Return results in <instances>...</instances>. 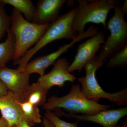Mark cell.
<instances>
[{"instance_id": "1", "label": "cell", "mask_w": 127, "mask_h": 127, "mask_svg": "<svg viewBox=\"0 0 127 127\" xmlns=\"http://www.w3.org/2000/svg\"><path fill=\"white\" fill-rule=\"evenodd\" d=\"M10 30L15 38V54L13 61L22 57L32 46L43 36L50 23L38 25L25 19L22 14L14 8L12 12Z\"/></svg>"}, {"instance_id": "2", "label": "cell", "mask_w": 127, "mask_h": 127, "mask_svg": "<svg viewBox=\"0 0 127 127\" xmlns=\"http://www.w3.org/2000/svg\"><path fill=\"white\" fill-rule=\"evenodd\" d=\"M42 107L46 111L63 109L69 113L84 115L95 114L111 107L109 105L100 104L85 97L78 84H73L70 92L65 96L49 98Z\"/></svg>"}, {"instance_id": "3", "label": "cell", "mask_w": 127, "mask_h": 127, "mask_svg": "<svg viewBox=\"0 0 127 127\" xmlns=\"http://www.w3.org/2000/svg\"><path fill=\"white\" fill-rule=\"evenodd\" d=\"M77 10V6L67 13L59 16L53 22L50 23L43 36L35 45L26 52L17 61L14 62L18 65L17 70L23 71L31 58L39 50L53 41L66 39L73 40L77 36L73 31L72 23L73 17Z\"/></svg>"}, {"instance_id": "4", "label": "cell", "mask_w": 127, "mask_h": 127, "mask_svg": "<svg viewBox=\"0 0 127 127\" xmlns=\"http://www.w3.org/2000/svg\"><path fill=\"white\" fill-rule=\"evenodd\" d=\"M104 63L98 60L95 56L88 62L84 67L85 76L78 78V81L81 85V92L85 97L97 102L100 98H103L115 103L118 106L127 104V87L114 93L105 92L98 84L96 76L97 70L101 68Z\"/></svg>"}, {"instance_id": "5", "label": "cell", "mask_w": 127, "mask_h": 127, "mask_svg": "<svg viewBox=\"0 0 127 127\" xmlns=\"http://www.w3.org/2000/svg\"><path fill=\"white\" fill-rule=\"evenodd\" d=\"M78 5L72 23L73 31L76 36L84 33L89 23L102 24L106 29V20L109 12L118 4L115 0H78Z\"/></svg>"}, {"instance_id": "6", "label": "cell", "mask_w": 127, "mask_h": 127, "mask_svg": "<svg viewBox=\"0 0 127 127\" xmlns=\"http://www.w3.org/2000/svg\"><path fill=\"white\" fill-rule=\"evenodd\" d=\"M121 7L118 4L114 7L113 15L106 23V28L110 31V35L96 56L98 60L103 62L127 45V23Z\"/></svg>"}, {"instance_id": "7", "label": "cell", "mask_w": 127, "mask_h": 127, "mask_svg": "<svg viewBox=\"0 0 127 127\" xmlns=\"http://www.w3.org/2000/svg\"><path fill=\"white\" fill-rule=\"evenodd\" d=\"M97 32L96 29L91 26L81 35L77 36L70 43L59 47L56 51L48 55H43L36 58L28 62L26 65L24 71L28 75L38 73L41 76L45 75V71L48 67L53 65L59 57L68 51L75 43L83 39L93 36Z\"/></svg>"}, {"instance_id": "8", "label": "cell", "mask_w": 127, "mask_h": 127, "mask_svg": "<svg viewBox=\"0 0 127 127\" xmlns=\"http://www.w3.org/2000/svg\"><path fill=\"white\" fill-rule=\"evenodd\" d=\"M55 114L63 116L70 119H74L77 121L92 122L98 124L103 127H116L119 120L127 116V107L118 109H107L92 115H77L76 114L67 113L61 109L54 110Z\"/></svg>"}, {"instance_id": "9", "label": "cell", "mask_w": 127, "mask_h": 127, "mask_svg": "<svg viewBox=\"0 0 127 127\" xmlns=\"http://www.w3.org/2000/svg\"><path fill=\"white\" fill-rule=\"evenodd\" d=\"M30 75L25 71L0 67V79L8 92L12 93L18 101L22 102L24 95L30 86Z\"/></svg>"}, {"instance_id": "10", "label": "cell", "mask_w": 127, "mask_h": 127, "mask_svg": "<svg viewBox=\"0 0 127 127\" xmlns=\"http://www.w3.org/2000/svg\"><path fill=\"white\" fill-rule=\"evenodd\" d=\"M104 42V33L98 32L79 45L74 60L67 68L68 72L75 71L81 72L86 64L96 56V53L100 50L101 44Z\"/></svg>"}, {"instance_id": "11", "label": "cell", "mask_w": 127, "mask_h": 127, "mask_svg": "<svg viewBox=\"0 0 127 127\" xmlns=\"http://www.w3.org/2000/svg\"><path fill=\"white\" fill-rule=\"evenodd\" d=\"M53 65V68L50 72L40 76L37 80L48 91L54 86L62 88L65 82H73L77 79L74 75L67 71L70 64L66 58H59Z\"/></svg>"}, {"instance_id": "12", "label": "cell", "mask_w": 127, "mask_h": 127, "mask_svg": "<svg viewBox=\"0 0 127 127\" xmlns=\"http://www.w3.org/2000/svg\"><path fill=\"white\" fill-rule=\"evenodd\" d=\"M66 0H40L36 7L35 13L32 23L38 25L50 23L59 16Z\"/></svg>"}, {"instance_id": "13", "label": "cell", "mask_w": 127, "mask_h": 127, "mask_svg": "<svg viewBox=\"0 0 127 127\" xmlns=\"http://www.w3.org/2000/svg\"><path fill=\"white\" fill-rule=\"evenodd\" d=\"M0 111L2 117L12 127L23 119L18 100L10 92L0 97Z\"/></svg>"}, {"instance_id": "14", "label": "cell", "mask_w": 127, "mask_h": 127, "mask_svg": "<svg viewBox=\"0 0 127 127\" xmlns=\"http://www.w3.org/2000/svg\"><path fill=\"white\" fill-rule=\"evenodd\" d=\"M48 92L37 81L30 85L25 93L23 101L29 102L37 106H43L47 101Z\"/></svg>"}, {"instance_id": "15", "label": "cell", "mask_w": 127, "mask_h": 127, "mask_svg": "<svg viewBox=\"0 0 127 127\" xmlns=\"http://www.w3.org/2000/svg\"><path fill=\"white\" fill-rule=\"evenodd\" d=\"M7 37L4 42L0 43V67L13 60L15 54V38L10 31L7 32Z\"/></svg>"}, {"instance_id": "16", "label": "cell", "mask_w": 127, "mask_h": 127, "mask_svg": "<svg viewBox=\"0 0 127 127\" xmlns=\"http://www.w3.org/2000/svg\"><path fill=\"white\" fill-rule=\"evenodd\" d=\"M23 119L30 127L42 122L41 116L39 107L28 101L19 102Z\"/></svg>"}, {"instance_id": "17", "label": "cell", "mask_w": 127, "mask_h": 127, "mask_svg": "<svg viewBox=\"0 0 127 127\" xmlns=\"http://www.w3.org/2000/svg\"><path fill=\"white\" fill-rule=\"evenodd\" d=\"M5 4L12 6L25 16L26 20L32 22L35 13L36 7L31 0H1Z\"/></svg>"}, {"instance_id": "18", "label": "cell", "mask_w": 127, "mask_h": 127, "mask_svg": "<svg viewBox=\"0 0 127 127\" xmlns=\"http://www.w3.org/2000/svg\"><path fill=\"white\" fill-rule=\"evenodd\" d=\"M127 65V45L114 53L106 65L108 68H125Z\"/></svg>"}, {"instance_id": "19", "label": "cell", "mask_w": 127, "mask_h": 127, "mask_svg": "<svg viewBox=\"0 0 127 127\" xmlns=\"http://www.w3.org/2000/svg\"><path fill=\"white\" fill-rule=\"evenodd\" d=\"M5 5L1 1L0 3V41L4 36L6 32L10 30L11 26V17L6 13L4 8Z\"/></svg>"}, {"instance_id": "20", "label": "cell", "mask_w": 127, "mask_h": 127, "mask_svg": "<svg viewBox=\"0 0 127 127\" xmlns=\"http://www.w3.org/2000/svg\"><path fill=\"white\" fill-rule=\"evenodd\" d=\"M45 116L52 123L55 127H78V122H67L59 118L52 111H46Z\"/></svg>"}, {"instance_id": "21", "label": "cell", "mask_w": 127, "mask_h": 127, "mask_svg": "<svg viewBox=\"0 0 127 127\" xmlns=\"http://www.w3.org/2000/svg\"><path fill=\"white\" fill-rule=\"evenodd\" d=\"M43 123L44 127H55L52 123L46 117L43 118ZM12 127H31L28 125L24 119L18 123L17 124Z\"/></svg>"}, {"instance_id": "22", "label": "cell", "mask_w": 127, "mask_h": 127, "mask_svg": "<svg viewBox=\"0 0 127 127\" xmlns=\"http://www.w3.org/2000/svg\"><path fill=\"white\" fill-rule=\"evenodd\" d=\"M8 92H9L6 87L0 79V97L7 95Z\"/></svg>"}, {"instance_id": "23", "label": "cell", "mask_w": 127, "mask_h": 127, "mask_svg": "<svg viewBox=\"0 0 127 127\" xmlns=\"http://www.w3.org/2000/svg\"><path fill=\"white\" fill-rule=\"evenodd\" d=\"M121 11L123 14L125 16L127 13V0L125 1L124 3L123 6L121 7Z\"/></svg>"}, {"instance_id": "24", "label": "cell", "mask_w": 127, "mask_h": 127, "mask_svg": "<svg viewBox=\"0 0 127 127\" xmlns=\"http://www.w3.org/2000/svg\"><path fill=\"white\" fill-rule=\"evenodd\" d=\"M0 127H9L7 122L2 117L0 118Z\"/></svg>"}, {"instance_id": "25", "label": "cell", "mask_w": 127, "mask_h": 127, "mask_svg": "<svg viewBox=\"0 0 127 127\" xmlns=\"http://www.w3.org/2000/svg\"><path fill=\"white\" fill-rule=\"evenodd\" d=\"M116 127H127V119L126 118L125 119V121L123 123L122 125H118Z\"/></svg>"}, {"instance_id": "26", "label": "cell", "mask_w": 127, "mask_h": 127, "mask_svg": "<svg viewBox=\"0 0 127 127\" xmlns=\"http://www.w3.org/2000/svg\"><path fill=\"white\" fill-rule=\"evenodd\" d=\"M1 0H0V3H1Z\"/></svg>"}]
</instances>
